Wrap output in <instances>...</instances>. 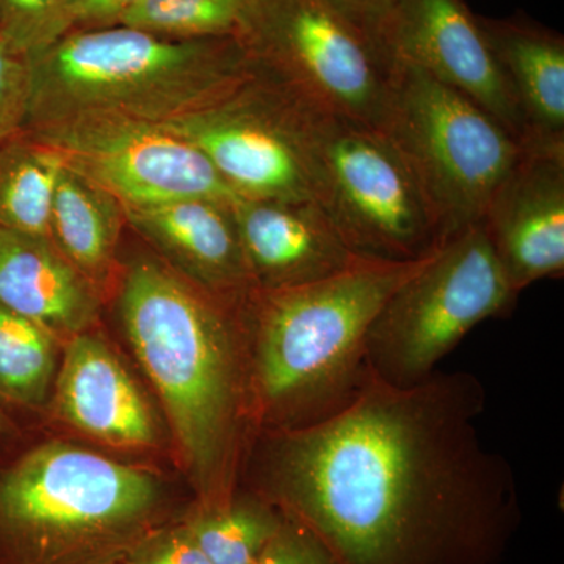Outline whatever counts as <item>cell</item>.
<instances>
[{
    "mask_svg": "<svg viewBox=\"0 0 564 564\" xmlns=\"http://www.w3.org/2000/svg\"><path fill=\"white\" fill-rule=\"evenodd\" d=\"M485 410L474 373L397 388L367 369L339 413L256 433L240 488L310 529L337 564H502L522 508L513 467L478 434Z\"/></svg>",
    "mask_w": 564,
    "mask_h": 564,
    "instance_id": "1",
    "label": "cell"
},
{
    "mask_svg": "<svg viewBox=\"0 0 564 564\" xmlns=\"http://www.w3.org/2000/svg\"><path fill=\"white\" fill-rule=\"evenodd\" d=\"M248 299L217 295L148 259L122 282V328L169 414L199 510L231 502L256 434Z\"/></svg>",
    "mask_w": 564,
    "mask_h": 564,
    "instance_id": "2",
    "label": "cell"
},
{
    "mask_svg": "<svg viewBox=\"0 0 564 564\" xmlns=\"http://www.w3.org/2000/svg\"><path fill=\"white\" fill-rule=\"evenodd\" d=\"M191 505L154 470L87 445L25 432L0 445V564H121Z\"/></svg>",
    "mask_w": 564,
    "mask_h": 564,
    "instance_id": "3",
    "label": "cell"
},
{
    "mask_svg": "<svg viewBox=\"0 0 564 564\" xmlns=\"http://www.w3.org/2000/svg\"><path fill=\"white\" fill-rule=\"evenodd\" d=\"M433 254L417 261L358 256L347 269L323 280L250 293L256 433L313 425L355 399L367 377L370 325L389 296Z\"/></svg>",
    "mask_w": 564,
    "mask_h": 564,
    "instance_id": "4",
    "label": "cell"
},
{
    "mask_svg": "<svg viewBox=\"0 0 564 564\" xmlns=\"http://www.w3.org/2000/svg\"><path fill=\"white\" fill-rule=\"evenodd\" d=\"M24 62L33 129L87 117L166 121L220 101L252 74L239 40H173L122 24L70 32Z\"/></svg>",
    "mask_w": 564,
    "mask_h": 564,
    "instance_id": "5",
    "label": "cell"
},
{
    "mask_svg": "<svg viewBox=\"0 0 564 564\" xmlns=\"http://www.w3.org/2000/svg\"><path fill=\"white\" fill-rule=\"evenodd\" d=\"M518 295L484 223L470 226L389 296L367 333V369L397 388L422 383L478 323L510 313Z\"/></svg>",
    "mask_w": 564,
    "mask_h": 564,
    "instance_id": "6",
    "label": "cell"
},
{
    "mask_svg": "<svg viewBox=\"0 0 564 564\" xmlns=\"http://www.w3.org/2000/svg\"><path fill=\"white\" fill-rule=\"evenodd\" d=\"M381 131L410 165L445 239L484 221L521 141L462 93L397 63Z\"/></svg>",
    "mask_w": 564,
    "mask_h": 564,
    "instance_id": "7",
    "label": "cell"
},
{
    "mask_svg": "<svg viewBox=\"0 0 564 564\" xmlns=\"http://www.w3.org/2000/svg\"><path fill=\"white\" fill-rule=\"evenodd\" d=\"M251 65L333 117L383 129L397 63L323 0H261L239 40Z\"/></svg>",
    "mask_w": 564,
    "mask_h": 564,
    "instance_id": "8",
    "label": "cell"
},
{
    "mask_svg": "<svg viewBox=\"0 0 564 564\" xmlns=\"http://www.w3.org/2000/svg\"><path fill=\"white\" fill-rule=\"evenodd\" d=\"M322 113L252 66L231 95L159 124L202 151L242 198L318 203Z\"/></svg>",
    "mask_w": 564,
    "mask_h": 564,
    "instance_id": "9",
    "label": "cell"
},
{
    "mask_svg": "<svg viewBox=\"0 0 564 564\" xmlns=\"http://www.w3.org/2000/svg\"><path fill=\"white\" fill-rule=\"evenodd\" d=\"M317 170L318 204L356 254L417 261L447 240L410 165L381 129L322 113Z\"/></svg>",
    "mask_w": 564,
    "mask_h": 564,
    "instance_id": "10",
    "label": "cell"
},
{
    "mask_svg": "<svg viewBox=\"0 0 564 564\" xmlns=\"http://www.w3.org/2000/svg\"><path fill=\"white\" fill-rule=\"evenodd\" d=\"M32 139L113 196L122 209L187 198H242L192 143L154 121L87 117L33 129Z\"/></svg>",
    "mask_w": 564,
    "mask_h": 564,
    "instance_id": "11",
    "label": "cell"
},
{
    "mask_svg": "<svg viewBox=\"0 0 564 564\" xmlns=\"http://www.w3.org/2000/svg\"><path fill=\"white\" fill-rule=\"evenodd\" d=\"M388 46L395 63L414 66L488 111L514 139L525 128L480 18L464 0H395Z\"/></svg>",
    "mask_w": 564,
    "mask_h": 564,
    "instance_id": "12",
    "label": "cell"
},
{
    "mask_svg": "<svg viewBox=\"0 0 564 564\" xmlns=\"http://www.w3.org/2000/svg\"><path fill=\"white\" fill-rule=\"evenodd\" d=\"M484 226L514 292L564 272V143L521 141Z\"/></svg>",
    "mask_w": 564,
    "mask_h": 564,
    "instance_id": "13",
    "label": "cell"
},
{
    "mask_svg": "<svg viewBox=\"0 0 564 564\" xmlns=\"http://www.w3.org/2000/svg\"><path fill=\"white\" fill-rule=\"evenodd\" d=\"M51 399L58 421L96 443L129 451L161 444V429L139 384L91 332L66 340Z\"/></svg>",
    "mask_w": 564,
    "mask_h": 564,
    "instance_id": "14",
    "label": "cell"
},
{
    "mask_svg": "<svg viewBox=\"0 0 564 564\" xmlns=\"http://www.w3.org/2000/svg\"><path fill=\"white\" fill-rule=\"evenodd\" d=\"M234 220L258 289L307 284L347 269L352 252L321 204L239 198Z\"/></svg>",
    "mask_w": 564,
    "mask_h": 564,
    "instance_id": "15",
    "label": "cell"
},
{
    "mask_svg": "<svg viewBox=\"0 0 564 564\" xmlns=\"http://www.w3.org/2000/svg\"><path fill=\"white\" fill-rule=\"evenodd\" d=\"M232 204L187 198L122 212L188 280L217 295L247 299L258 288L240 243Z\"/></svg>",
    "mask_w": 564,
    "mask_h": 564,
    "instance_id": "16",
    "label": "cell"
},
{
    "mask_svg": "<svg viewBox=\"0 0 564 564\" xmlns=\"http://www.w3.org/2000/svg\"><path fill=\"white\" fill-rule=\"evenodd\" d=\"M0 306L55 339L90 332L99 300L91 280L47 237L0 228Z\"/></svg>",
    "mask_w": 564,
    "mask_h": 564,
    "instance_id": "17",
    "label": "cell"
},
{
    "mask_svg": "<svg viewBox=\"0 0 564 564\" xmlns=\"http://www.w3.org/2000/svg\"><path fill=\"white\" fill-rule=\"evenodd\" d=\"M524 121V140L564 143V40L519 21L480 18Z\"/></svg>",
    "mask_w": 564,
    "mask_h": 564,
    "instance_id": "18",
    "label": "cell"
},
{
    "mask_svg": "<svg viewBox=\"0 0 564 564\" xmlns=\"http://www.w3.org/2000/svg\"><path fill=\"white\" fill-rule=\"evenodd\" d=\"M121 204L63 163L51 212V239L88 278L109 269L120 234Z\"/></svg>",
    "mask_w": 564,
    "mask_h": 564,
    "instance_id": "19",
    "label": "cell"
},
{
    "mask_svg": "<svg viewBox=\"0 0 564 564\" xmlns=\"http://www.w3.org/2000/svg\"><path fill=\"white\" fill-rule=\"evenodd\" d=\"M17 137L0 147V228L51 239L52 203L63 161L32 137Z\"/></svg>",
    "mask_w": 564,
    "mask_h": 564,
    "instance_id": "20",
    "label": "cell"
},
{
    "mask_svg": "<svg viewBox=\"0 0 564 564\" xmlns=\"http://www.w3.org/2000/svg\"><path fill=\"white\" fill-rule=\"evenodd\" d=\"M57 364V339L0 306V403L13 414L51 404Z\"/></svg>",
    "mask_w": 564,
    "mask_h": 564,
    "instance_id": "21",
    "label": "cell"
},
{
    "mask_svg": "<svg viewBox=\"0 0 564 564\" xmlns=\"http://www.w3.org/2000/svg\"><path fill=\"white\" fill-rule=\"evenodd\" d=\"M182 521L212 564H256L282 514L258 494L240 488L217 510H199L192 502Z\"/></svg>",
    "mask_w": 564,
    "mask_h": 564,
    "instance_id": "22",
    "label": "cell"
},
{
    "mask_svg": "<svg viewBox=\"0 0 564 564\" xmlns=\"http://www.w3.org/2000/svg\"><path fill=\"white\" fill-rule=\"evenodd\" d=\"M261 0H140L120 24L173 40L242 39Z\"/></svg>",
    "mask_w": 564,
    "mask_h": 564,
    "instance_id": "23",
    "label": "cell"
},
{
    "mask_svg": "<svg viewBox=\"0 0 564 564\" xmlns=\"http://www.w3.org/2000/svg\"><path fill=\"white\" fill-rule=\"evenodd\" d=\"M58 0H0V36L24 58L40 50Z\"/></svg>",
    "mask_w": 564,
    "mask_h": 564,
    "instance_id": "24",
    "label": "cell"
},
{
    "mask_svg": "<svg viewBox=\"0 0 564 564\" xmlns=\"http://www.w3.org/2000/svg\"><path fill=\"white\" fill-rule=\"evenodd\" d=\"M139 2L140 0H58L41 47L70 32L120 24L122 18Z\"/></svg>",
    "mask_w": 564,
    "mask_h": 564,
    "instance_id": "25",
    "label": "cell"
},
{
    "mask_svg": "<svg viewBox=\"0 0 564 564\" xmlns=\"http://www.w3.org/2000/svg\"><path fill=\"white\" fill-rule=\"evenodd\" d=\"M28 68L0 36V147L14 139L28 117Z\"/></svg>",
    "mask_w": 564,
    "mask_h": 564,
    "instance_id": "26",
    "label": "cell"
},
{
    "mask_svg": "<svg viewBox=\"0 0 564 564\" xmlns=\"http://www.w3.org/2000/svg\"><path fill=\"white\" fill-rule=\"evenodd\" d=\"M122 564H212L184 521L148 534Z\"/></svg>",
    "mask_w": 564,
    "mask_h": 564,
    "instance_id": "27",
    "label": "cell"
},
{
    "mask_svg": "<svg viewBox=\"0 0 564 564\" xmlns=\"http://www.w3.org/2000/svg\"><path fill=\"white\" fill-rule=\"evenodd\" d=\"M256 564H337L332 552L306 527L282 516L281 525Z\"/></svg>",
    "mask_w": 564,
    "mask_h": 564,
    "instance_id": "28",
    "label": "cell"
},
{
    "mask_svg": "<svg viewBox=\"0 0 564 564\" xmlns=\"http://www.w3.org/2000/svg\"><path fill=\"white\" fill-rule=\"evenodd\" d=\"M323 2L328 3L340 17L366 33L392 57L388 46V33L395 0H323Z\"/></svg>",
    "mask_w": 564,
    "mask_h": 564,
    "instance_id": "29",
    "label": "cell"
},
{
    "mask_svg": "<svg viewBox=\"0 0 564 564\" xmlns=\"http://www.w3.org/2000/svg\"><path fill=\"white\" fill-rule=\"evenodd\" d=\"M22 432L24 430H22L21 423L18 422L17 415L0 403V445L10 443Z\"/></svg>",
    "mask_w": 564,
    "mask_h": 564,
    "instance_id": "30",
    "label": "cell"
},
{
    "mask_svg": "<svg viewBox=\"0 0 564 564\" xmlns=\"http://www.w3.org/2000/svg\"><path fill=\"white\" fill-rule=\"evenodd\" d=\"M122 564V563H121Z\"/></svg>",
    "mask_w": 564,
    "mask_h": 564,
    "instance_id": "31",
    "label": "cell"
}]
</instances>
